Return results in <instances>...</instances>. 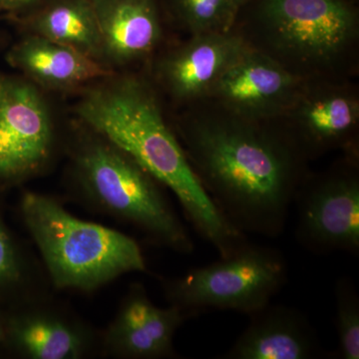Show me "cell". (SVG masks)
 Instances as JSON below:
<instances>
[{
  "instance_id": "cell-1",
  "label": "cell",
  "mask_w": 359,
  "mask_h": 359,
  "mask_svg": "<svg viewBox=\"0 0 359 359\" xmlns=\"http://www.w3.org/2000/svg\"><path fill=\"white\" fill-rule=\"evenodd\" d=\"M174 131L233 228L268 238L283 233L309 176V156L280 120L250 119L205 100L187 108Z\"/></svg>"
},
{
  "instance_id": "cell-2",
  "label": "cell",
  "mask_w": 359,
  "mask_h": 359,
  "mask_svg": "<svg viewBox=\"0 0 359 359\" xmlns=\"http://www.w3.org/2000/svg\"><path fill=\"white\" fill-rule=\"evenodd\" d=\"M162 97L146 74L119 71L78 91L79 124L107 139L174 193L201 237L219 257L248 242L219 211L194 172L163 111Z\"/></svg>"
},
{
  "instance_id": "cell-3",
  "label": "cell",
  "mask_w": 359,
  "mask_h": 359,
  "mask_svg": "<svg viewBox=\"0 0 359 359\" xmlns=\"http://www.w3.org/2000/svg\"><path fill=\"white\" fill-rule=\"evenodd\" d=\"M242 9L247 25L233 29L306 81L339 80L355 57L359 20L351 0H255Z\"/></svg>"
},
{
  "instance_id": "cell-4",
  "label": "cell",
  "mask_w": 359,
  "mask_h": 359,
  "mask_svg": "<svg viewBox=\"0 0 359 359\" xmlns=\"http://www.w3.org/2000/svg\"><path fill=\"white\" fill-rule=\"evenodd\" d=\"M71 149V173L92 207L133 224L156 244L183 254L193 241L161 189V184L107 139L80 124Z\"/></svg>"
},
{
  "instance_id": "cell-5",
  "label": "cell",
  "mask_w": 359,
  "mask_h": 359,
  "mask_svg": "<svg viewBox=\"0 0 359 359\" xmlns=\"http://www.w3.org/2000/svg\"><path fill=\"white\" fill-rule=\"evenodd\" d=\"M20 205L57 289L92 292L125 273L146 271L140 245L121 231L76 218L44 194L27 191Z\"/></svg>"
},
{
  "instance_id": "cell-6",
  "label": "cell",
  "mask_w": 359,
  "mask_h": 359,
  "mask_svg": "<svg viewBox=\"0 0 359 359\" xmlns=\"http://www.w3.org/2000/svg\"><path fill=\"white\" fill-rule=\"evenodd\" d=\"M287 278L280 250L245 243L230 256L165 283V292L189 316L205 309L250 314L268 306Z\"/></svg>"
},
{
  "instance_id": "cell-7",
  "label": "cell",
  "mask_w": 359,
  "mask_h": 359,
  "mask_svg": "<svg viewBox=\"0 0 359 359\" xmlns=\"http://www.w3.org/2000/svg\"><path fill=\"white\" fill-rule=\"evenodd\" d=\"M55 144V121L43 90L21 75L0 72V184L40 173Z\"/></svg>"
},
{
  "instance_id": "cell-8",
  "label": "cell",
  "mask_w": 359,
  "mask_h": 359,
  "mask_svg": "<svg viewBox=\"0 0 359 359\" xmlns=\"http://www.w3.org/2000/svg\"><path fill=\"white\" fill-rule=\"evenodd\" d=\"M297 238L316 254L359 252V175L355 160L309 176L295 197Z\"/></svg>"
},
{
  "instance_id": "cell-9",
  "label": "cell",
  "mask_w": 359,
  "mask_h": 359,
  "mask_svg": "<svg viewBox=\"0 0 359 359\" xmlns=\"http://www.w3.org/2000/svg\"><path fill=\"white\" fill-rule=\"evenodd\" d=\"M249 44L236 29L189 35L163 47L147 63L146 75L161 97L177 107L207 100L219 78Z\"/></svg>"
},
{
  "instance_id": "cell-10",
  "label": "cell",
  "mask_w": 359,
  "mask_h": 359,
  "mask_svg": "<svg viewBox=\"0 0 359 359\" xmlns=\"http://www.w3.org/2000/svg\"><path fill=\"white\" fill-rule=\"evenodd\" d=\"M306 82L249 45L224 71L207 100L250 119L280 120Z\"/></svg>"
},
{
  "instance_id": "cell-11",
  "label": "cell",
  "mask_w": 359,
  "mask_h": 359,
  "mask_svg": "<svg viewBox=\"0 0 359 359\" xmlns=\"http://www.w3.org/2000/svg\"><path fill=\"white\" fill-rule=\"evenodd\" d=\"M280 121L302 144L309 157L349 148L359 124V99L340 80L306 81Z\"/></svg>"
},
{
  "instance_id": "cell-12",
  "label": "cell",
  "mask_w": 359,
  "mask_h": 359,
  "mask_svg": "<svg viewBox=\"0 0 359 359\" xmlns=\"http://www.w3.org/2000/svg\"><path fill=\"white\" fill-rule=\"evenodd\" d=\"M106 68L134 70L164 47L168 22L161 0H92Z\"/></svg>"
},
{
  "instance_id": "cell-13",
  "label": "cell",
  "mask_w": 359,
  "mask_h": 359,
  "mask_svg": "<svg viewBox=\"0 0 359 359\" xmlns=\"http://www.w3.org/2000/svg\"><path fill=\"white\" fill-rule=\"evenodd\" d=\"M189 314L175 306L163 309L140 287L123 299L104 337L106 351L115 358L157 359L174 355L177 330Z\"/></svg>"
},
{
  "instance_id": "cell-14",
  "label": "cell",
  "mask_w": 359,
  "mask_h": 359,
  "mask_svg": "<svg viewBox=\"0 0 359 359\" xmlns=\"http://www.w3.org/2000/svg\"><path fill=\"white\" fill-rule=\"evenodd\" d=\"M6 60L45 93L78 92L114 73L71 47L26 33L11 45Z\"/></svg>"
},
{
  "instance_id": "cell-15",
  "label": "cell",
  "mask_w": 359,
  "mask_h": 359,
  "mask_svg": "<svg viewBox=\"0 0 359 359\" xmlns=\"http://www.w3.org/2000/svg\"><path fill=\"white\" fill-rule=\"evenodd\" d=\"M228 359H309L320 353L318 337L304 314L285 306H268L249 314Z\"/></svg>"
},
{
  "instance_id": "cell-16",
  "label": "cell",
  "mask_w": 359,
  "mask_h": 359,
  "mask_svg": "<svg viewBox=\"0 0 359 359\" xmlns=\"http://www.w3.org/2000/svg\"><path fill=\"white\" fill-rule=\"evenodd\" d=\"M4 341L25 358L78 359L88 351L91 335L55 309L32 308L6 320Z\"/></svg>"
},
{
  "instance_id": "cell-17",
  "label": "cell",
  "mask_w": 359,
  "mask_h": 359,
  "mask_svg": "<svg viewBox=\"0 0 359 359\" xmlns=\"http://www.w3.org/2000/svg\"><path fill=\"white\" fill-rule=\"evenodd\" d=\"M11 20L21 32L71 47L103 65L102 40L92 0H43Z\"/></svg>"
},
{
  "instance_id": "cell-18",
  "label": "cell",
  "mask_w": 359,
  "mask_h": 359,
  "mask_svg": "<svg viewBox=\"0 0 359 359\" xmlns=\"http://www.w3.org/2000/svg\"><path fill=\"white\" fill-rule=\"evenodd\" d=\"M168 22L189 35L229 32L240 9L233 0H161Z\"/></svg>"
},
{
  "instance_id": "cell-19",
  "label": "cell",
  "mask_w": 359,
  "mask_h": 359,
  "mask_svg": "<svg viewBox=\"0 0 359 359\" xmlns=\"http://www.w3.org/2000/svg\"><path fill=\"white\" fill-rule=\"evenodd\" d=\"M337 304V358H359V297L348 278H340L335 287Z\"/></svg>"
},
{
  "instance_id": "cell-20",
  "label": "cell",
  "mask_w": 359,
  "mask_h": 359,
  "mask_svg": "<svg viewBox=\"0 0 359 359\" xmlns=\"http://www.w3.org/2000/svg\"><path fill=\"white\" fill-rule=\"evenodd\" d=\"M22 278V259L13 237L0 219V290L15 287Z\"/></svg>"
},
{
  "instance_id": "cell-21",
  "label": "cell",
  "mask_w": 359,
  "mask_h": 359,
  "mask_svg": "<svg viewBox=\"0 0 359 359\" xmlns=\"http://www.w3.org/2000/svg\"><path fill=\"white\" fill-rule=\"evenodd\" d=\"M43 0H0V14L9 20L23 15Z\"/></svg>"
},
{
  "instance_id": "cell-22",
  "label": "cell",
  "mask_w": 359,
  "mask_h": 359,
  "mask_svg": "<svg viewBox=\"0 0 359 359\" xmlns=\"http://www.w3.org/2000/svg\"><path fill=\"white\" fill-rule=\"evenodd\" d=\"M6 320L0 316V344L6 340Z\"/></svg>"
},
{
  "instance_id": "cell-23",
  "label": "cell",
  "mask_w": 359,
  "mask_h": 359,
  "mask_svg": "<svg viewBox=\"0 0 359 359\" xmlns=\"http://www.w3.org/2000/svg\"><path fill=\"white\" fill-rule=\"evenodd\" d=\"M235 4H237L238 9L244 8V7L249 6L250 4H252L255 0H233Z\"/></svg>"
}]
</instances>
